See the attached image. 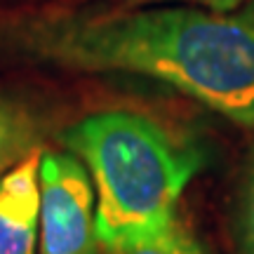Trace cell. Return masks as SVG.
<instances>
[{"label":"cell","mask_w":254,"mask_h":254,"mask_svg":"<svg viewBox=\"0 0 254 254\" xmlns=\"http://www.w3.org/2000/svg\"><path fill=\"white\" fill-rule=\"evenodd\" d=\"M17 55L80 73H132L254 127V2L245 7L57 9L5 28Z\"/></svg>","instance_id":"cell-1"},{"label":"cell","mask_w":254,"mask_h":254,"mask_svg":"<svg viewBox=\"0 0 254 254\" xmlns=\"http://www.w3.org/2000/svg\"><path fill=\"white\" fill-rule=\"evenodd\" d=\"M97 190V233L113 247L177 217V202L200 170V155L160 123L134 111H99L62 132Z\"/></svg>","instance_id":"cell-2"},{"label":"cell","mask_w":254,"mask_h":254,"mask_svg":"<svg viewBox=\"0 0 254 254\" xmlns=\"http://www.w3.org/2000/svg\"><path fill=\"white\" fill-rule=\"evenodd\" d=\"M38 254H99L97 198L87 167L71 151L40 155Z\"/></svg>","instance_id":"cell-3"},{"label":"cell","mask_w":254,"mask_h":254,"mask_svg":"<svg viewBox=\"0 0 254 254\" xmlns=\"http://www.w3.org/2000/svg\"><path fill=\"white\" fill-rule=\"evenodd\" d=\"M40 155H28L0 177V254H38Z\"/></svg>","instance_id":"cell-4"},{"label":"cell","mask_w":254,"mask_h":254,"mask_svg":"<svg viewBox=\"0 0 254 254\" xmlns=\"http://www.w3.org/2000/svg\"><path fill=\"white\" fill-rule=\"evenodd\" d=\"M45 129L43 116L31 104L0 94V177L43 151Z\"/></svg>","instance_id":"cell-5"},{"label":"cell","mask_w":254,"mask_h":254,"mask_svg":"<svg viewBox=\"0 0 254 254\" xmlns=\"http://www.w3.org/2000/svg\"><path fill=\"white\" fill-rule=\"evenodd\" d=\"M106 254H209L205 245L174 217L165 226L144 236L127 238L104 250Z\"/></svg>","instance_id":"cell-6"},{"label":"cell","mask_w":254,"mask_h":254,"mask_svg":"<svg viewBox=\"0 0 254 254\" xmlns=\"http://www.w3.org/2000/svg\"><path fill=\"white\" fill-rule=\"evenodd\" d=\"M236 245L238 254H254V148L247 160L236 205Z\"/></svg>","instance_id":"cell-7"},{"label":"cell","mask_w":254,"mask_h":254,"mask_svg":"<svg viewBox=\"0 0 254 254\" xmlns=\"http://www.w3.org/2000/svg\"><path fill=\"white\" fill-rule=\"evenodd\" d=\"M118 2H125V5H148V2H170V0H118ZM177 2H195V5H202V7L228 12V9L240 7L243 0H177Z\"/></svg>","instance_id":"cell-8"}]
</instances>
